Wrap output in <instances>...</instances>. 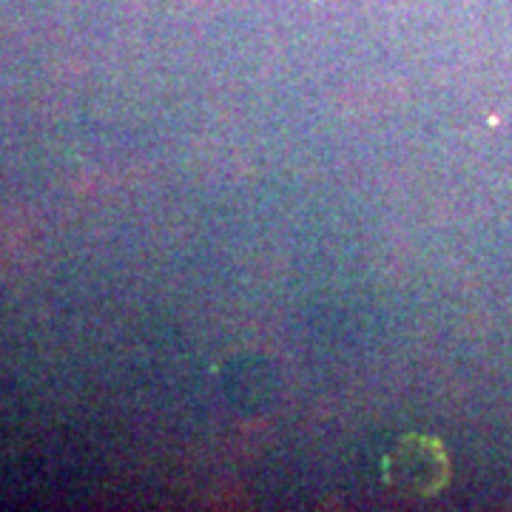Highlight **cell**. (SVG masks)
<instances>
[{"instance_id":"obj_1","label":"cell","mask_w":512,"mask_h":512,"mask_svg":"<svg viewBox=\"0 0 512 512\" xmlns=\"http://www.w3.org/2000/svg\"><path fill=\"white\" fill-rule=\"evenodd\" d=\"M382 473L387 487L407 498H427L444 490L450 481V458L444 444L424 433H410L396 441V447L384 456Z\"/></svg>"}]
</instances>
